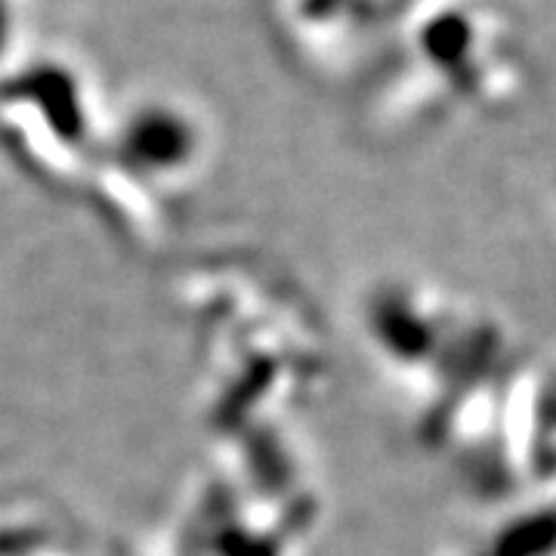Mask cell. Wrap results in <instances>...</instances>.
<instances>
[{
  "mask_svg": "<svg viewBox=\"0 0 556 556\" xmlns=\"http://www.w3.org/2000/svg\"><path fill=\"white\" fill-rule=\"evenodd\" d=\"M541 473H556V371H544V396H541Z\"/></svg>",
  "mask_w": 556,
  "mask_h": 556,
  "instance_id": "cell-3",
  "label": "cell"
},
{
  "mask_svg": "<svg viewBox=\"0 0 556 556\" xmlns=\"http://www.w3.org/2000/svg\"><path fill=\"white\" fill-rule=\"evenodd\" d=\"M365 340L415 439L495 497L541 470L544 368L485 303L399 278L368 294Z\"/></svg>",
  "mask_w": 556,
  "mask_h": 556,
  "instance_id": "cell-1",
  "label": "cell"
},
{
  "mask_svg": "<svg viewBox=\"0 0 556 556\" xmlns=\"http://www.w3.org/2000/svg\"><path fill=\"white\" fill-rule=\"evenodd\" d=\"M497 501V514L482 519L445 556H556V473Z\"/></svg>",
  "mask_w": 556,
  "mask_h": 556,
  "instance_id": "cell-2",
  "label": "cell"
}]
</instances>
